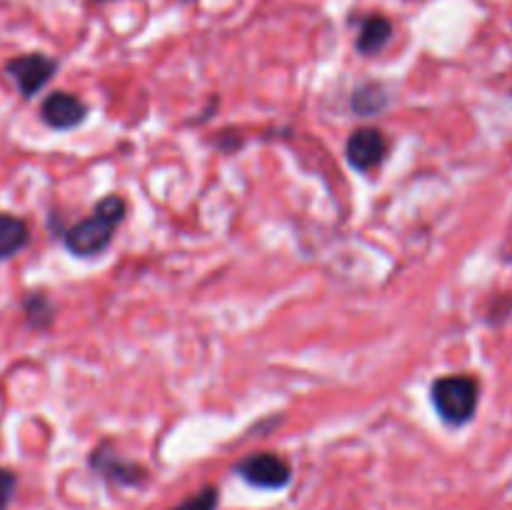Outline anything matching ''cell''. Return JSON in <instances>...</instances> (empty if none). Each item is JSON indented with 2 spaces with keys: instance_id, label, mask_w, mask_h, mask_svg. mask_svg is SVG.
<instances>
[{
  "instance_id": "cell-1",
  "label": "cell",
  "mask_w": 512,
  "mask_h": 510,
  "mask_svg": "<svg viewBox=\"0 0 512 510\" xmlns=\"http://www.w3.org/2000/svg\"><path fill=\"white\" fill-rule=\"evenodd\" d=\"M125 200L120 195H108L95 205L93 215L70 225L63 233V245L75 258H95L113 243V233L125 218Z\"/></svg>"
},
{
  "instance_id": "cell-8",
  "label": "cell",
  "mask_w": 512,
  "mask_h": 510,
  "mask_svg": "<svg viewBox=\"0 0 512 510\" xmlns=\"http://www.w3.org/2000/svg\"><path fill=\"white\" fill-rule=\"evenodd\" d=\"M390 38H393V23H390L385 15L373 13L368 15V18H363V23H360V33H358V40H355V48H358V53L363 55H375L390 43Z\"/></svg>"
},
{
  "instance_id": "cell-7",
  "label": "cell",
  "mask_w": 512,
  "mask_h": 510,
  "mask_svg": "<svg viewBox=\"0 0 512 510\" xmlns=\"http://www.w3.org/2000/svg\"><path fill=\"white\" fill-rule=\"evenodd\" d=\"M40 118L48 128L65 133V130H73L88 118V105L73 93H65V90H55L40 105Z\"/></svg>"
},
{
  "instance_id": "cell-6",
  "label": "cell",
  "mask_w": 512,
  "mask_h": 510,
  "mask_svg": "<svg viewBox=\"0 0 512 510\" xmlns=\"http://www.w3.org/2000/svg\"><path fill=\"white\" fill-rule=\"evenodd\" d=\"M385 155H388V138L383 130L370 128V125L355 130L345 145V158H348L350 168L360 170V173H370L383 165Z\"/></svg>"
},
{
  "instance_id": "cell-14",
  "label": "cell",
  "mask_w": 512,
  "mask_h": 510,
  "mask_svg": "<svg viewBox=\"0 0 512 510\" xmlns=\"http://www.w3.org/2000/svg\"><path fill=\"white\" fill-rule=\"evenodd\" d=\"M95 3H105V0H95Z\"/></svg>"
},
{
  "instance_id": "cell-5",
  "label": "cell",
  "mask_w": 512,
  "mask_h": 510,
  "mask_svg": "<svg viewBox=\"0 0 512 510\" xmlns=\"http://www.w3.org/2000/svg\"><path fill=\"white\" fill-rule=\"evenodd\" d=\"M60 63L45 53H25L15 55L5 63V75L15 83L18 93L25 100H33L50 80L58 73Z\"/></svg>"
},
{
  "instance_id": "cell-13",
  "label": "cell",
  "mask_w": 512,
  "mask_h": 510,
  "mask_svg": "<svg viewBox=\"0 0 512 510\" xmlns=\"http://www.w3.org/2000/svg\"><path fill=\"white\" fill-rule=\"evenodd\" d=\"M18 490V475L8 468H0V510H8Z\"/></svg>"
},
{
  "instance_id": "cell-4",
  "label": "cell",
  "mask_w": 512,
  "mask_h": 510,
  "mask_svg": "<svg viewBox=\"0 0 512 510\" xmlns=\"http://www.w3.org/2000/svg\"><path fill=\"white\" fill-rule=\"evenodd\" d=\"M233 473L260 490H283L293 480V468L288 460L278 453H268V450L250 453L248 458L238 460L233 465Z\"/></svg>"
},
{
  "instance_id": "cell-15",
  "label": "cell",
  "mask_w": 512,
  "mask_h": 510,
  "mask_svg": "<svg viewBox=\"0 0 512 510\" xmlns=\"http://www.w3.org/2000/svg\"><path fill=\"white\" fill-rule=\"evenodd\" d=\"M185 3H188V0H185Z\"/></svg>"
},
{
  "instance_id": "cell-3",
  "label": "cell",
  "mask_w": 512,
  "mask_h": 510,
  "mask_svg": "<svg viewBox=\"0 0 512 510\" xmlns=\"http://www.w3.org/2000/svg\"><path fill=\"white\" fill-rule=\"evenodd\" d=\"M88 465L95 475H100V478L108 480V483L120 485V488H143L150 480L148 468L123 458V455L113 448L110 440H103V443L95 445L93 453H90L88 458Z\"/></svg>"
},
{
  "instance_id": "cell-9",
  "label": "cell",
  "mask_w": 512,
  "mask_h": 510,
  "mask_svg": "<svg viewBox=\"0 0 512 510\" xmlns=\"http://www.w3.org/2000/svg\"><path fill=\"white\" fill-rule=\"evenodd\" d=\"M30 243V228L23 218L0 213V260L18 255Z\"/></svg>"
},
{
  "instance_id": "cell-12",
  "label": "cell",
  "mask_w": 512,
  "mask_h": 510,
  "mask_svg": "<svg viewBox=\"0 0 512 510\" xmlns=\"http://www.w3.org/2000/svg\"><path fill=\"white\" fill-rule=\"evenodd\" d=\"M218 505H220V488H215V485H205V488H200L198 493L180 500V503L173 505L170 510H218Z\"/></svg>"
},
{
  "instance_id": "cell-11",
  "label": "cell",
  "mask_w": 512,
  "mask_h": 510,
  "mask_svg": "<svg viewBox=\"0 0 512 510\" xmlns=\"http://www.w3.org/2000/svg\"><path fill=\"white\" fill-rule=\"evenodd\" d=\"M350 105H353V110L358 115H375L378 110H383L388 105V93H385L383 85L365 83L360 88H355Z\"/></svg>"
},
{
  "instance_id": "cell-10",
  "label": "cell",
  "mask_w": 512,
  "mask_h": 510,
  "mask_svg": "<svg viewBox=\"0 0 512 510\" xmlns=\"http://www.w3.org/2000/svg\"><path fill=\"white\" fill-rule=\"evenodd\" d=\"M23 315L28 328L33 330H48L55 320V303L43 293V290H33L23 298Z\"/></svg>"
},
{
  "instance_id": "cell-2",
  "label": "cell",
  "mask_w": 512,
  "mask_h": 510,
  "mask_svg": "<svg viewBox=\"0 0 512 510\" xmlns=\"http://www.w3.org/2000/svg\"><path fill=\"white\" fill-rule=\"evenodd\" d=\"M430 400L443 423H470L478 410V380L470 375H445L430 385Z\"/></svg>"
}]
</instances>
